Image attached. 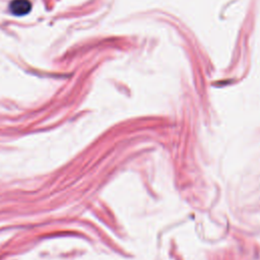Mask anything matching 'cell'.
Returning <instances> with one entry per match:
<instances>
[{
  "label": "cell",
  "mask_w": 260,
  "mask_h": 260,
  "mask_svg": "<svg viewBox=\"0 0 260 260\" xmlns=\"http://www.w3.org/2000/svg\"><path fill=\"white\" fill-rule=\"evenodd\" d=\"M9 12L17 17L28 14L31 10V3L29 0H12L8 5Z\"/></svg>",
  "instance_id": "6da1fadb"
}]
</instances>
